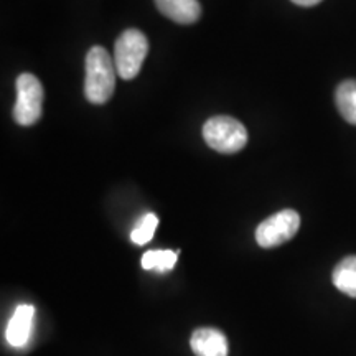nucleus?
I'll return each mask as SVG.
<instances>
[{"instance_id":"obj_13","label":"nucleus","mask_w":356,"mask_h":356,"mask_svg":"<svg viewBox=\"0 0 356 356\" xmlns=\"http://www.w3.org/2000/svg\"><path fill=\"white\" fill-rule=\"evenodd\" d=\"M292 2L300 7H312V6H317V3L322 2V0H292Z\"/></svg>"},{"instance_id":"obj_8","label":"nucleus","mask_w":356,"mask_h":356,"mask_svg":"<svg viewBox=\"0 0 356 356\" xmlns=\"http://www.w3.org/2000/svg\"><path fill=\"white\" fill-rule=\"evenodd\" d=\"M155 6L162 15L180 25H191L202 17L198 0H155Z\"/></svg>"},{"instance_id":"obj_5","label":"nucleus","mask_w":356,"mask_h":356,"mask_svg":"<svg viewBox=\"0 0 356 356\" xmlns=\"http://www.w3.org/2000/svg\"><path fill=\"white\" fill-rule=\"evenodd\" d=\"M300 228V216L293 210H282L267 218L256 228V241L261 248L273 249L291 241Z\"/></svg>"},{"instance_id":"obj_9","label":"nucleus","mask_w":356,"mask_h":356,"mask_svg":"<svg viewBox=\"0 0 356 356\" xmlns=\"http://www.w3.org/2000/svg\"><path fill=\"white\" fill-rule=\"evenodd\" d=\"M332 280L338 291L356 299V256H348L338 262L333 269Z\"/></svg>"},{"instance_id":"obj_2","label":"nucleus","mask_w":356,"mask_h":356,"mask_svg":"<svg viewBox=\"0 0 356 356\" xmlns=\"http://www.w3.org/2000/svg\"><path fill=\"white\" fill-rule=\"evenodd\" d=\"M203 139L216 152L238 154L248 144V131L238 119L229 115H215L203 126Z\"/></svg>"},{"instance_id":"obj_12","label":"nucleus","mask_w":356,"mask_h":356,"mask_svg":"<svg viewBox=\"0 0 356 356\" xmlns=\"http://www.w3.org/2000/svg\"><path fill=\"white\" fill-rule=\"evenodd\" d=\"M159 225V218L154 215V213H147L144 218L139 221V225L134 228L131 233V239L134 244H139V246H144L154 238L155 229H157Z\"/></svg>"},{"instance_id":"obj_10","label":"nucleus","mask_w":356,"mask_h":356,"mask_svg":"<svg viewBox=\"0 0 356 356\" xmlns=\"http://www.w3.org/2000/svg\"><path fill=\"white\" fill-rule=\"evenodd\" d=\"M335 102L345 121L356 126V79H346L337 88Z\"/></svg>"},{"instance_id":"obj_7","label":"nucleus","mask_w":356,"mask_h":356,"mask_svg":"<svg viewBox=\"0 0 356 356\" xmlns=\"http://www.w3.org/2000/svg\"><path fill=\"white\" fill-rule=\"evenodd\" d=\"M190 346L197 356H228V340L218 328H198L190 338Z\"/></svg>"},{"instance_id":"obj_11","label":"nucleus","mask_w":356,"mask_h":356,"mask_svg":"<svg viewBox=\"0 0 356 356\" xmlns=\"http://www.w3.org/2000/svg\"><path fill=\"white\" fill-rule=\"evenodd\" d=\"M178 254L170 249H155V251H147L142 256V267L145 270H157V273L163 274L167 270L173 269L175 266Z\"/></svg>"},{"instance_id":"obj_4","label":"nucleus","mask_w":356,"mask_h":356,"mask_svg":"<svg viewBox=\"0 0 356 356\" xmlns=\"http://www.w3.org/2000/svg\"><path fill=\"white\" fill-rule=\"evenodd\" d=\"M43 86L37 76L24 73L17 78V101L13 119L20 126H33L43 113Z\"/></svg>"},{"instance_id":"obj_1","label":"nucleus","mask_w":356,"mask_h":356,"mask_svg":"<svg viewBox=\"0 0 356 356\" xmlns=\"http://www.w3.org/2000/svg\"><path fill=\"white\" fill-rule=\"evenodd\" d=\"M115 63L109 51L102 47H92L86 55V79L84 96L91 104H104L114 95Z\"/></svg>"},{"instance_id":"obj_6","label":"nucleus","mask_w":356,"mask_h":356,"mask_svg":"<svg viewBox=\"0 0 356 356\" xmlns=\"http://www.w3.org/2000/svg\"><path fill=\"white\" fill-rule=\"evenodd\" d=\"M35 318V307L30 304H22L13 312L6 328V340L13 348H22L29 343L32 335Z\"/></svg>"},{"instance_id":"obj_3","label":"nucleus","mask_w":356,"mask_h":356,"mask_svg":"<svg viewBox=\"0 0 356 356\" xmlns=\"http://www.w3.org/2000/svg\"><path fill=\"white\" fill-rule=\"evenodd\" d=\"M147 53H149V40L140 30L129 29L122 32L114 47V63L119 78H136L140 73Z\"/></svg>"}]
</instances>
